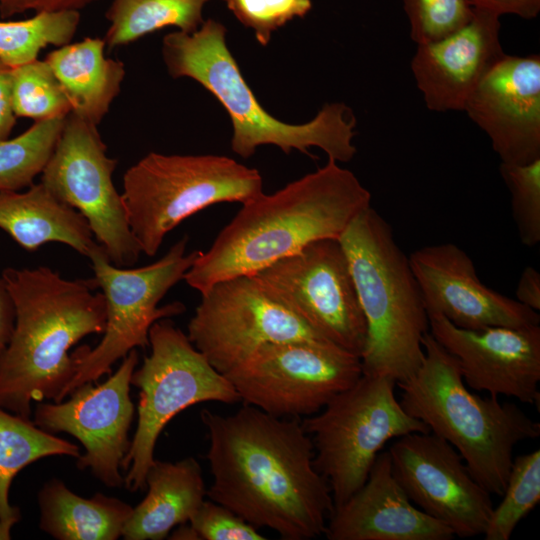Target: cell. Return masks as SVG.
Returning a JSON list of instances; mask_svg holds the SVG:
<instances>
[{
    "label": "cell",
    "mask_w": 540,
    "mask_h": 540,
    "mask_svg": "<svg viewBox=\"0 0 540 540\" xmlns=\"http://www.w3.org/2000/svg\"><path fill=\"white\" fill-rule=\"evenodd\" d=\"M80 13L45 11L16 21H0V61L15 68L38 59L49 45L69 44L77 32Z\"/></svg>",
    "instance_id": "83f0119b"
},
{
    "label": "cell",
    "mask_w": 540,
    "mask_h": 540,
    "mask_svg": "<svg viewBox=\"0 0 540 540\" xmlns=\"http://www.w3.org/2000/svg\"><path fill=\"white\" fill-rule=\"evenodd\" d=\"M500 29L498 15L473 9L470 21L457 31L417 44L411 71L429 110L463 111L478 84L505 54Z\"/></svg>",
    "instance_id": "ffe728a7"
},
{
    "label": "cell",
    "mask_w": 540,
    "mask_h": 540,
    "mask_svg": "<svg viewBox=\"0 0 540 540\" xmlns=\"http://www.w3.org/2000/svg\"><path fill=\"white\" fill-rule=\"evenodd\" d=\"M499 172L510 193L519 239L534 247L540 242V158L524 165L500 163Z\"/></svg>",
    "instance_id": "1f68e13d"
},
{
    "label": "cell",
    "mask_w": 540,
    "mask_h": 540,
    "mask_svg": "<svg viewBox=\"0 0 540 540\" xmlns=\"http://www.w3.org/2000/svg\"><path fill=\"white\" fill-rule=\"evenodd\" d=\"M12 79L16 117L38 122L65 118L72 112L61 83L45 59L12 68Z\"/></svg>",
    "instance_id": "4dcf8cb0"
},
{
    "label": "cell",
    "mask_w": 540,
    "mask_h": 540,
    "mask_svg": "<svg viewBox=\"0 0 540 540\" xmlns=\"http://www.w3.org/2000/svg\"><path fill=\"white\" fill-rule=\"evenodd\" d=\"M188 237L177 241L156 262L139 268L115 266L97 243L87 257L94 279L106 303V325L100 342L84 345L72 353L75 373L63 393V400L76 387L97 382L131 350L149 346V330L158 320L185 311L181 302L158 307L168 291L184 278L199 251L186 252Z\"/></svg>",
    "instance_id": "30bf717a"
},
{
    "label": "cell",
    "mask_w": 540,
    "mask_h": 540,
    "mask_svg": "<svg viewBox=\"0 0 540 540\" xmlns=\"http://www.w3.org/2000/svg\"><path fill=\"white\" fill-rule=\"evenodd\" d=\"M403 8L416 45L457 31L473 16L466 0H403Z\"/></svg>",
    "instance_id": "d6a6232c"
},
{
    "label": "cell",
    "mask_w": 540,
    "mask_h": 540,
    "mask_svg": "<svg viewBox=\"0 0 540 540\" xmlns=\"http://www.w3.org/2000/svg\"><path fill=\"white\" fill-rule=\"evenodd\" d=\"M105 41L87 37L51 51L45 58L61 83L73 114L98 126L121 90L125 66L105 56Z\"/></svg>",
    "instance_id": "cb8c5ba5"
},
{
    "label": "cell",
    "mask_w": 540,
    "mask_h": 540,
    "mask_svg": "<svg viewBox=\"0 0 540 540\" xmlns=\"http://www.w3.org/2000/svg\"><path fill=\"white\" fill-rule=\"evenodd\" d=\"M210 0H112L106 11L109 26L104 41L109 49L128 45L166 27L193 32L204 22Z\"/></svg>",
    "instance_id": "4316f807"
},
{
    "label": "cell",
    "mask_w": 540,
    "mask_h": 540,
    "mask_svg": "<svg viewBox=\"0 0 540 540\" xmlns=\"http://www.w3.org/2000/svg\"><path fill=\"white\" fill-rule=\"evenodd\" d=\"M255 275L325 339L361 356L366 323L339 239L314 241Z\"/></svg>",
    "instance_id": "5bb4252c"
},
{
    "label": "cell",
    "mask_w": 540,
    "mask_h": 540,
    "mask_svg": "<svg viewBox=\"0 0 540 540\" xmlns=\"http://www.w3.org/2000/svg\"><path fill=\"white\" fill-rule=\"evenodd\" d=\"M12 86V68L0 61V141L9 138L16 123Z\"/></svg>",
    "instance_id": "74e56055"
},
{
    "label": "cell",
    "mask_w": 540,
    "mask_h": 540,
    "mask_svg": "<svg viewBox=\"0 0 540 540\" xmlns=\"http://www.w3.org/2000/svg\"><path fill=\"white\" fill-rule=\"evenodd\" d=\"M150 355L134 370L131 385L139 389L138 420L130 448L122 462L124 487L145 489L155 461L156 442L166 425L181 411L202 402H240L228 378L217 371L169 319L149 330Z\"/></svg>",
    "instance_id": "9c48e42d"
},
{
    "label": "cell",
    "mask_w": 540,
    "mask_h": 540,
    "mask_svg": "<svg viewBox=\"0 0 540 540\" xmlns=\"http://www.w3.org/2000/svg\"><path fill=\"white\" fill-rule=\"evenodd\" d=\"M472 9L487 11L501 17L515 15L531 20L540 13V0H466Z\"/></svg>",
    "instance_id": "8d00e7d4"
},
{
    "label": "cell",
    "mask_w": 540,
    "mask_h": 540,
    "mask_svg": "<svg viewBox=\"0 0 540 540\" xmlns=\"http://www.w3.org/2000/svg\"><path fill=\"white\" fill-rule=\"evenodd\" d=\"M39 527L58 540H117L133 507L103 493L84 498L52 478L37 495Z\"/></svg>",
    "instance_id": "d4e9b609"
},
{
    "label": "cell",
    "mask_w": 540,
    "mask_h": 540,
    "mask_svg": "<svg viewBox=\"0 0 540 540\" xmlns=\"http://www.w3.org/2000/svg\"><path fill=\"white\" fill-rule=\"evenodd\" d=\"M117 163L107 155L97 126L70 113L40 182L85 217L115 266L130 267L142 251L131 231L122 195L113 184Z\"/></svg>",
    "instance_id": "4fadbf2b"
},
{
    "label": "cell",
    "mask_w": 540,
    "mask_h": 540,
    "mask_svg": "<svg viewBox=\"0 0 540 540\" xmlns=\"http://www.w3.org/2000/svg\"><path fill=\"white\" fill-rule=\"evenodd\" d=\"M339 241L345 251L366 323L360 356L366 375L396 383L420 367L429 318L409 258L388 222L371 206L349 224Z\"/></svg>",
    "instance_id": "8992f818"
},
{
    "label": "cell",
    "mask_w": 540,
    "mask_h": 540,
    "mask_svg": "<svg viewBox=\"0 0 540 540\" xmlns=\"http://www.w3.org/2000/svg\"><path fill=\"white\" fill-rule=\"evenodd\" d=\"M137 364L133 349L103 383H84L70 392L67 401L38 402L33 414V422L44 431L65 432L79 440L85 452L77 458V468L89 469L110 488L124 486L122 462L130 448L128 435L135 414L131 376Z\"/></svg>",
    "instance_id": "9a60e30c"
},
{
    "label": "cell",
    "mask_w": 540,
    "mask_h": 540,
    "mask_svg": "<svg viewBox=\"0 0 540 540\" xmlns=\"http://www.w3.org/2000/svg\"><path fill=\"white\" fill-rule=\"evenodd\" d=\"M227 8L256 40L266 46L273 32L295 18L305 17L312 9L311 0H223Z\"/></svg>",
    "instance_id": "836d02e7"
},
{
    "label": "cell",
    "mask_w": 540,
    "mask_h": 540,
    "mask_svg": "<svg viewBox=\"0 0 540 540\" xmlns=\"http://www.w3.org/2000/svg\"><path fill=\"white\" fill-rule=\"evenodd\" d=\"M226 33V27L214 19L204 20L193 32H170L162 40V56L171 77L195 80L227 111L233 127L232 151L247 159L262 145L307 155H311L309 148L317 147L336 162L352 160L357 149L351 109L332 102L306 123L280 121L256 99L227 46Z\"/></svg>",
    "instance_id": "277c9868"
},
{
    "label": "cell",
    "mask_w": 540,
    "mask_h": 540,
    "mask_svg": "<svg viewBox=\"0 0 540 540\" xmlns=\"http://www.w3.org/2000/svg\"><path fill=\"white\" fill-rule=\"evenodd\" d=\"M80 455L74 443L44 431L32 419L0 408V540L11 539L13 526L21 520L19 508L9 502L15 476L45 457Z\"/></svg>",
    "instance_id": "484cf974"
},
{
    "label": "cell",
    "mask_w": 540,
    "mask_h": 540,
    "mask_svg": "<svg viewBox=\"0 0 540 540\" xmlns=\"http://www.w3.org/2000/svg\"><path fill=\"white\" fill-rule=\"evenodd\" d=\"M66 118L34 122L22 134L0 141V191L34 183L49 160Z\"/></svg>",
    "instance_id": "f1b7e54d"
},
{
    "label": "cell",
    "mask_w": 540,
    "mask_h": 540,
    "mask_svg": "<svg viewBox=\"0 0 540 540\" xmlns=\"http://www.w3.org/2000/svg\"><path fill=\"white\" fill-rule=\"evenodd\" d=\"M490 139L501 163L540 158V56L504 54L463 109Z\"/></svg>",
    "instance_id": "d6986e66"
},
{
    "label": "cell",
    "mask_w": 540,
    "mask_h": 540,
    "mask_svg": "<svg viewBox=\"0 0 540 540\" xmlns=\"http://www.w3.org/2000/svg\"><path fill=\"white\" fill-rule=\"evenodd\" d=\"M144 499L132 509L122 537L161 540L178 525L188 523L205 500L202 469L194 457L177 462L156 460L149 468Z\"/></svg>",
    "instance_id": "7402d4cb"
},
{
    "label": "cell",
    "mask_w": 540,
    "mask_h": 540,
    "mask_svg": "<svg viewBox=\"0 0 540 540\" xmlns=\"http://www.w3.org/2000/svg\"><path fill=\"white\" fill-rule=\"evenodd\" d=\"M263 193L258 170L221 155L150 152L123 176L122 199L142 253L154 256L183 220L222 202L244 204Z\"/></svg>",
    "instance_id": "52a82bcc"
},
{
    "label": "cell",
    "mask_w": 540,
    "mask_h": 540,
    "mask_svg": "<svg viewBox=\"0 0 540 540\" xmlns=\"http://www.w3.org/2000/svg\"><path fill=\"white\" fill-rule=\"evenodd\" d=\"M395 387L389 377L362 374L319 412L301 419L313 444L314 466L329 484L334 507L364 484L389 440L430 432L404 410Z\"/></svg>",
    "instance_id": "ba28073f"
},
{
    "label": "cell",
    "mask_w": 540,
    "mask_h": 540,
    "mask_svg": "<svg viewBox=\"0 0 540 540\" xmlns=\"http://www.w3.org/2000/svg\"><path fill=\"white\" fill-rule=\"evenodd\" d=\"M0 228L29 251L59 242L88 257L98 243L85 217L41 182L0 191Z\"/></svg>",
    "instance_id": "603a6c76"
},
{
    "label": "cell",
    "mask_w": 540,
    "mask_h": 540,
    "mask_svg": "<svg viewBox=\"0 0 540 540\" xmlns=\"http://www.w3.org/2000/svg\"><path fill=\"white\" fill-rule=\"evenodd\" d=\"M418 370L396 383L404 410L451 444L472 476L490 494L501 496L514 447L540 436V423L513 402L481 397L468 389L459 364L428 331Z\"/></svg>",
    "instance_id": "5b68a950"
},
{
    "label": "cell",
    "mask_w": 540,
    "mask_h": 540,
    "mask_svg": "<svg viewBox=\"0 0 540 540\" xmlns=\"http://www.w3.org/2000/svg\"><path fill=\"white\" fill-rule=\"evenodd\" d=\"M516 300L522 305L540 311V273L532 266H527L522 271L516 291Z\"/></svg>",
    "instance_id": "f35d334b"
},
{
    "label": "cell",
    "mask_w": 540,
    "mask_h": 540,
    "mask_svg": "<svg viewBox=\"0 0 540 540\" xmlns=\"http://www.w3.org/2000/svg\"><path fill=\"white\" fill-rule=\"evenodd\" d=\"M387 451L393 473L414 505L455 537L483 535L494 507L491 494L451 444L431 432H413L396 438Z\"/></svg>",
    "instance_id": "2e32d148"
},
{
    "label": "cell",
    "mask_w": 540,
    "mask_h": 540,
    "mask_svg": "<svg viewBox=\"0 0 540 540\" xmlns=\"http://www.w3.org/2000/svg\"><path fill=\"white\" fill-rule=\"evenodd\" d=\"M15 322V309L5 282L0 275V357L4 352Z\"/></svg>",
    "instance_id": "ab89813d"
},
{
    "label": "cell",
    "mask_w": 540,
    "mask_h": 540,
    "mask_svg": "<svg viewBox=\"0 0 540 540\" xmlns=\"http://www.w3.org/2000/svg\"><path fill=\"white\" fill-rule=\"evenodd\" d=\"M428 318L429 332L455 357L469 388L539 403V325L468 330L438 313H429Z\"/></svg>",
    "instance_id": "e0dca14e"
},
{
    "label": "cell",
    "mask_w": 540,
    "mask_h": 540,
    "mask_svg": "<svg viewBox=\"0 0 540 540\" xmlns=\"http://www.w3.org/2000/svg\"><path fill=\"white\" fill-rule=\"evenodd\" d=\"M200 418L209 440L210 500L284 540L324 535L334 503L301 419L247 404L228 415L204 409Z\"/></svg>",
    "instance_id": "6da1fadb"
},
{
    "label": "cell",
    "mask_w": 540,
    "mask_h": 540,
    "mask_svg": "<svg viewBox=\"0 0 540 540\" xmlns=\"http://www.w3.org/2000/svg\"><path fill=\"white\" fill-rule=\"evenodd\" d=\"M97 1L100 0H0V17L6 19L27 11H79Z\"/></svg>",
    "instance_id": "d590c367"
},
{
    "label": "cell",
    "mask_w": 540,
    "mask_h": 540,
    "mask_svg": "<svg viewBox=\"0 0 540 540\" xmlns=\"http://www.w3.org/2000/svg\"><path fill=\"white\" fill-rule=\"evenodd\" d=\"M15 322L0 357V408L31 419L32 403L60 402L75 373L72 346L102 334L106 303L94 278L69 280L47 266L5 268Z\"/></svg>",
    "instance_id": "3957f363"
},
{
    "label": "cell",
    "mask_w": 540,
    "mask_h": 540,
    "mask_svg": "<svg viewBox=\"0 0 540 540\" xmlns=\"http://www.w3.org/2000/svg\"><path fill=\"white\" fill-rule=\"evenodd\" d=\"M188 524L198 540H264L266 537L225 506L204 500Z\"/></svg>",
    "instance_id": "e575fe53"
},
{
    "label": "cell",
    "mask_w": 540,
    "mask_h": 540,
    "mask_svg": "<svg viewBox=\"0 0 540 540\" xmlns=\"http://www.w3.org/2000/svg\"><path fill=\"white\" fill-rule=\"evenodd\" d=\"M329 540H450L452 530L420 510L397 481L388 451L380 452L364 484L335 506Z\"/></svg>",
    "instance_id": "44dd1931"
},
{
    "label": "cell",
    "mask_w": 540,
    "mask_h": 540,
    "mask_svg": "<svg viewBox=\"0 0 540 540\" xmlns=\"http://www.w3.org/2000/svg\"><path fill=\"white\" fill-rule=\"evenodd\" d=\"M408 258L427 314H441L468 330L539 325L537 311L483 284L473 260L458 245L423 246Z\"/></svg>",
    "instance_id": "ac0fdd59"
},
{
    "label": "cell",
    "mask_w": 540,
    "mask_h": 540,
    "mask_svg": "<svg viewBox=\"0 0 540 540\" xmlns=\"http://www.w3.org/2000/svg\"><path fill=\"white\" fill-rule=\"evenodd\" d=\"M370 203L371 194L356 175L328 158L275 193L242 204L183 279L202 294L216 282L256 274L314 241L339 239Z\"/></svg>",
    "instance_id": "7a4b0ae2"
},
{
    "label": "cell",
    "mask_w": 540,
    "mask_h": 540,
    "mask_svg": "<svg viewBox=\"0 0 540 540\" xmlns=\"http://www.w3.org/2000/svg\"><path fill=\"white\" fill-rule=\"evenodd\" d=\"M187 337L222 374L268 343L329 342L255 274L216 282L203 292Z\"/></svg>",
    "instance_id": "7c38bea8"
},
{
    "label": "cell",
    "mask_w": 540,
    "mask_h": 540,
    "mask_svg": "<svg viewBox=\"0 0 540 540\" xmlns=\"http://www.w3.org/2000/svg\"><path fill=\"white\" fill-rule=\"evenodd\" d=\"M502 500L493 507L483 533L485 540H508L518 523L540 500V450L519 455L507 478Z\"/></svg>",
    "instance_id": "f546056e"
},
{
    "label": "cell",
    "mask_w": 540,
    "mask_h": 540,
    "mask_svg": "<svg viewBox=\"0 0 540 540\" xmlns=\"http://www.w3.org/2000/svg\"><path fill=\"white\" fill-rule=\"evenodd\" d=\"M363 374L361 359L330 342L268 343L224 374L244 404L281 418L319 412Z\"/></svg>",
    "instance_id": "8fae6325"
}]
</instances>
